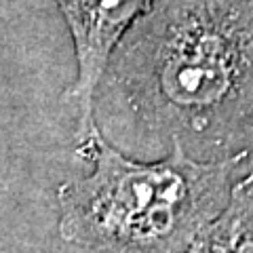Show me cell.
<instances>
[{"instance_id":"cell-1","label":"cell","mask_w":253,"mask_h":253,"mask_svg":"<svg viewBox=\"0 0 253 253\" xmlns=\"http://www.w3.org/2000/svg\"><path fill=\"white\" fill-rule=\"evenodd\" d=\"M97 97L135 139H167L201 161L253 156V0H154Z\"/></svg>"},{"instance_id":"cell-2","label":"cell","mask_w":253,"mask_h":253,"mask_svg":"<svg viewBox=\"0 0 253 253\" xmlns=\"http://www.w3.org/2000/svg\"><path fill=\"white\" fill-rule=\"evenodd\" d=\"M93 171L57 190L59 236L93 253H181L230 201L251 154L201 161L179 144L158 161H135L99 126L83 141Z\"/></svg>"},{"instance_id":"cell-3","label":"cell","mask_w":253,"mask_h":253,"mask_svg":"<svg viewBox=\"0 0 253 253\" xmlns=\"http://www.w3.org/2000/svg\"><path fill=\"white\" fill-rule=\"evenodd\" d=\"M154 0H55L74 42L76 83L72 101L83 139L97 126L95 97L114 51L129 30L150 11Z\"/></svg>"},{"instance_id":"cell-4","label":"cell","mask_w":253,"mask_h":253,"mask_svg":"<svg viewBox=\"0 0 253 253\" xmlns=\"http://www.w3.org/2000/svg\"><path fill=\"white\" fill-rule=\"evenodd\" d=\"M181 253H253V167L234 184L224 211Z\"/></svg>"},{"instance_id":"cell-5","label":"cell","mask_w":253,"mask_h":253,"mask_svg":"<svg viewBox=\"0 0 253 253\" xmlns=\"http://www.w3.org/2000/svg\"><path fill=\"white\" fill-rule=\"evenodd\" d=\"M251 161H253V156H251Z\"/></svg>"}]
</instances>
